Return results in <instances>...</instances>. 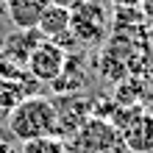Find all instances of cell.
Here are the masks:
<instances>
[{
    "instance_id": "cell-1",
    "label": "cell",
    "mask_w": 153,
    "mask_h": 153,
    "mask_svg": "<svg viewBox=\"0 0 153 153\" xmlns=\"http://www.w3.org/2000/svg\"><path fill=\"white\" fill-rule=\"evenodd\" d=\"M6 125H8V134L20 142H28L36 137H56L59 131L56 103L39 95H28L8 109Z\"/></svg>"
},
{
    "instance_id": "cell-2",
    "label": "cell",
    "mask_w": 153,
    "mask_h": 153,
    "mask_svg": "<svg viewBox=\"0 0 153 153\" xmlns=\"http://www.w3.org/2000/svg\"><path fill=\"white\" fill-rule=\"evenodd\" d=\"M120 134L117 128L103 120V117H89V120L81 125V128L70 137V145H67V153H109Z\"/></svg>"
},
{
    "instance_id": "cell-3",
    "label": "cell",
    "mask_w": 153,
    "mask_h": 153,
    "mask_svg": "<svg viewBox=\"0 0 153 153\" xmlns=\"http://www.w3.org/2000/svg\"><path fill=\"white\" fill-rule=\"evenodd\" d=\"M64 64H67V53L59 42L53 39H42L36 48L31 50L28 56V73L39 81V84H53L61 73H64Z\"/></svg>"
},
{
    "instance_id": "cell-4",
    "label": "cell",
    "mask_w": 153,
    "mask_h": 153,
    "mask_svg": "<svg viewBox=\"0 0 153 153\" xmlns=\"http://www.w3.org/2000/svg\"><path fill=\"white\" fill-rule=\"evenodd\" d=\"M103 31H106V14L95 0H84L78 8L70 11V33H73V39L89 45V42L100 39Z\"/></svg>"
},
{
    "instance_id": "cell-5",
    "label": "cell",
    "mask_w": 153,
    "mask_h": 153,
    "mask_svg": "<svg viewBox=\"0 0 153 153\" xmlns=\"http://www.w3.org/2000/svg\"><path fill=\"white\" fill-rule=\"evenodd\" d=\"M120 142L131 153H153V114L142 111L120 131Z\"/></svg>"
},
{
    "instance_id": "cell-6",
    "label": "cell",
    "mask_w": 153,
    "mask_h": 153,
    "mask_svg": "<svg viewBox=\"0 0 153 153\" xmlns=\"http://www.w3.org/2000/svg\"><path fill=\"white\" fill-rule=\"evenodd\" d=\"M48 6H50V0H6L3 11L8 14L14 28H36L39 17L45 14Z\"/></svg>"
},
{
    "instance_id": "cell-7",
    "label": "cell",
    "mask_w": 153,
    "mask_h": 153,
    "mask_svg": "<svg viewBox=\"0 0 153 153\" xmlns=\"http://www.w3.org/2000/svg\"><path fill=\"white\" fill-rule=\"evenodd\" d=\"M42 39H45V36H42L36 28H17L11 36L3 42V53H6L11 61H17V64L22 67V64H28L31 50L36 48Z\"/></svg>"
},
{
    "instance_id": "cell-8",
    "label": "cell",
    "mask_w": 153,
    "mask_h": 153,
    "mask_svg": "<svg viewBox=\"0 0 153 153\" xmlns=\"http://www.w3.org/2000/svg\"><path fill=\"white\" fill-rule=\"evenodd\" d=\"M36 31L42 33L45 39L61 42V39L70 33V8H61V6H56V3H50L48 8H45V14L39 17Z\"/></svg>"
},
{
    "instance_id": "cell-9",
    "label": "cell",
    "mask_w": 153,
    "mask_h": 153,
    "mask_svg": "<svg viewBox=\"0 0 153 153\" xmlns=\"http://www.w3.org/2000/svg\"><path fill=\"white\" fill-rule=\"evenodd\" d=\"M142 95H145V81H142V78H131V75H125L120 84H117V95H114V100L120 103V106H134V103H139V100H142Z\"/></svg>"
},
{
    "instance_id": "cell-10",
    "label": "cell",
    "mask_w": 153,
    "mask_h": 153,
    "mask_svg": "<svg viewBox=\"0 0 153 153\" xmlns=\"http://www.w3.org/2000/svg\"><path fill=\"white\" fill-rule=\"evenodd\" d=\"M22 153H67V142L61 137H36L22 142Z\"/></svg>"
},
{
    "instance_id": "cell-11",
    "label": "cell",
    "mask_w": 153,
    "mask_h": 153,
    "mask_svg": "<svg viewBox=\"0 0 153 153\" xmlns=\"http://www.w3.org/2000/svg\"><path fill=\"white\" fill-rule=\"evenodd\" d=\"M139 8H142V14H145V20L150 22V20H153V0H142Z\"/></svg>"
},
{
    "instance_id": "cell-12",
    "label": "cell",
    "mask_w": 153,
    "mask_h": 153,
    "mask_svg": "<svg viewBox=\"0 0 153 153\" xmlns=\"http://www.w3.org/2000/svg\"><path fill=\"white\" fill-rule=\"evenodd\" d=\"M50 3H56V6H61V8H70V11H73V8H78L81 3H84V0H50Z\"/></svg>"
},
{
    "instance_id": "cell-13",
    "label": "cell",
    "mask_w": 153,
    "mask_h": 153,
    "mask_svg": "<svg viewBox=\"0 0 153 153\" xmlns=\"http://www.w3.org/2000/svg\"><path fill=\"white\" fill-rule=\"evenodd\" d=\"M114 6H139L142 0H111Z\"/></svg>"
},
{
    "instance_id": "cell-14",
    "label": "cell",
    "mask_w": 153,
    "mask_h": 153,
    "mask_svg": "<svg viewBox=\"0 0 153 153\" xmlns=\"http://www.w3.org/2000/svg\"><path fill=\"white\" fill-rule=\"evenodd\" d=\"M0 153H17V150H14L11 145H8L6 139H0Z\"/></svg>"
},
{
    "instance_id": "cell-15",
    "label": "cell",
    "mask_w": 153,
    "mask_h": 153,
    "mask_svg": "<svg viewBox=\"0 0 153 153\" xmlns=\"http://www.w3.org/2000/svg\"><path fill=\"white\" fill-rule=\"evenodd\" d=\"M148 39H150V45H153V20H150V25H148Z\"/></svg>"
},
{
    "instance_id": "cell-16",
    "label": "cell",
    "mask_w": 153,
    "mask_h": 153,
    "mask_svg": "<svg viewBox=\"0 0 153 153\" xmlns=\"http://www.w3.org/2000/svg\"><path fill=\"white\" fill-rule=\"evenodd\" d=\"M0 8H6V0H0Z\"/></svg>"
},
{
    "instance_id": "cell-17",
    "label": "cell",
    "mask_w": 153,
    "mask_h": 153,
    "mask_svg": "<svg viewBox=\"0 0 153 153\" xmlns=\"http://www.w3.org/2000/svg\"><path fill=\"white\" fill-rule=\"evenodd\" d=\"M150 114H153V109H150Z\"/></svg>"
}]
</instances>
